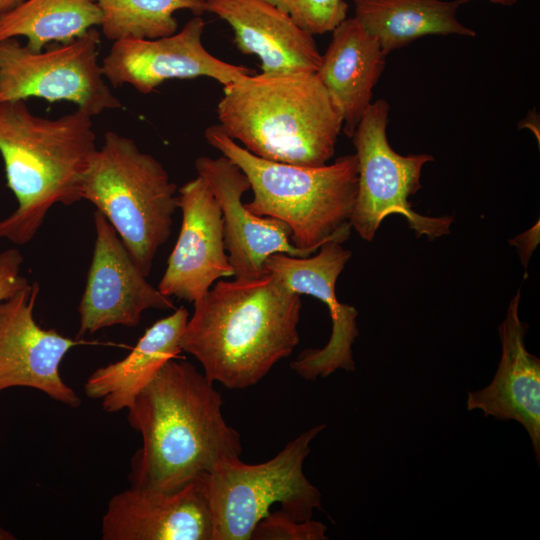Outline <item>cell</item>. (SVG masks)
<instances>
[{
	"label": "cell",
	"instance_id": "cell-3",
	"mask_svg": "<svg viewBox=\"0 0 540 540\" xmlns=\"http://www.w3.org/2000/svg\"><path fill=\"white\" fill-rule=\"evenodd\" d=\"M219 126L250 153L322 166L335 153L342 116L314 72L251 74L223 86Z\"/></svg>",
	"mask_w": 540,
	"mask_h": 540
},
{
	"label": "cell",
	"instance_id": "cell-21",
	"mask_svg": "<svg viewBox=\"0 0 540 540\" xmlns=\"http://www.w3.org/2000/svg\"><path fill=\"white\" fill-rule=\"evenodd\" d=\"M471 0H353L359 23L387 55L428 35L474 37L476 32L457 17Z\"/></svg>",
	"mask_w": 540,
	"mask_h": 540
},
{
	"label": "cell",
	"instance_id": "cell-8",
	"mask_svg": "<svg viewBox=\"0 0 540 540\" xmlns=\"http://www.w3.org/2000/svg\"><path fill=\"white\" fill-rule=\"evenodd\" d=\"M390 106L385 99L372 102L359 121L352 140L358 164V190L350 218L351 228L366 240H373L389 215H401L416 236L434 240L450 231L452 216L431 217L415 212L409 197L421 188L422 168L429 154L401 155L387 138Z\"/></svg>",
	"mask_w": 540,
	"mask_h": 540
},
{
	"label": "cell",
	"instance_id": "cell-13",
	"mask_svg": "<svg viewBox=\"0 0 540 540\" xmlns=\"http://www.w3.org/2000/svg\"><path fill=\"white\" fill-rule=\"evenodd\" d=\"M40 287L27 284L0 303V392L30 387L72 408L79 395L61 378L64 356L82 340L40 327L33 315Z\"/></svg>",
	"mask_w": 540,
	"mask_h": 540
},
{
	"label": "cell",
	"instance_id": "cell-26",
	"mask_svg": "<svg viewBox=\"0 0 540 540\" xmlns=\"http://www.w3.org/2000/svg\"><path fill=\"white\" fill-rule=\"evenodd\" d=\"M22 263L23 257L16 248L0 252V303L29 283L20 275Z\"/></svg>",
	"mask_w": 540,
	"mask_h": 540
},
{
	"label": "cell",
	"instance_id": "cell-24",
	"mask_svg": "<svg viewBox=\"0 0 540 540\" xmlns=\"http://www.w3.org/2000/svg\"><path fill=\"white\" fill-rule=\"evenodd\" d=\"M311 35L332 32L347 18L345 0H266Z\"/></svg>",
	"mask_w": 540,
	"mask_h": 540
},
{
	"label": "cell",
	"instance_id": "cell-9",
	"mask_svg": "<svg viewBox=\"0 0 540 540\" xmlns=\"http://www.w3.org/2000/svg\"><path fill=\"white\" fill-rule=\"evenodd\" d=\"M99 42L95 28L47 51H33L13 38L1 41L0 104L34 96L73 102L92 117L120 108L98 64Z\"/></svg>",
	"mask_w": 540,
	"mask_h": 540
},
{
	"label": "cell",
	"instance_id": "cell-30",
	"mask_svg": "<svg viewBox=\"0 0 540 540\" xmlns=\"http://www.w3.org/2000/svg\"><path fill=\"white\" fill-rule=\"evenodd\" d=\"M9 539H14V537L9 532L5 531L4 529L0 527V540H9Z\"/></svg>",
	"mask_w": 540,
	"mask_h": 540
},
{
	"label": "cell",
	"instance_id": "cell-6",
	"mask_svg": "<svg viewBox=\"0 0 540 540\" xmlns=\"http://www.w3.org/2000/svg\"><path fill=\"white\" fill-rule=\"evenodd\" d=\"M177 192L155 157L142 152L132 139L107 131L85 172L81 199L106 217L147 277L159 248L171 235Z\"/></svg>",
	"mask_w": 540,
	"mask_h": 540
},
{
	"label": "cell",
	"instance_id": "cell-10",
	"mask_svg": "<svg viewBox=\"0 0 540 540\" xmlns=\"http://www.w3.org/2000/svg\"><path fill=\"white\" fill-rule=\"evenodd\" d=\"M204 27L201 16L194 15L169 36L116 40L103 59V75L114 87L129 84L149 94L170 79L208 77L224 86L255 73L212 55L202 43Z\"/></svg>",
	"mask_w": 540,
	"mask_h": 540
},
{
	"label": "cell",
	"instance_id": "cell-22",
	"mask_svg": "<svg viewBox=\"0 0 540 540\" xmlns=\"http://www.w3.org/2000/svg\"><path fill=\"white\" fill-rule=\"evenodd\" d=\"M96 0H25L0 14V42L24 36L27 47L41 51L51 41L70 42L101 26Z\"/></svg>",
	"mask_w": 540,
	"mask_h": 540
},
{
	"label": "cell",
	"instance_id": "cell-18",
	"mask_svg": "<svg viewBox=\"0 0 540 540\" xmlns=\"http://www.w3.org/2000/svg\"><path fill=\"white\" fill-rule=\"evenodd\" d=\"M205 12L229 24L237 48L256 55L263 73L318 70L322 54L313 35L266 0H205Z\"/></svg>",
	"mask_w": 540,
	"mask_h": 540
},
{
	"label": "cell",
	"instance_id": "cell-11",
	"mask_svg": "<svg viewBox=\"0 0 540 540\" xmlns=\"http://www.w3.org/2000/svg\"><path fill=\"white\" fill-rule=\"evenodd\" d=\"M93 221L96 239L78 308V337L115 325L133 328L148 309L174 308L170 297L147 281L106 217L97 210Z\"/></svg>",
	"mask_w": 540,
	"mask_h": 540
},
{
	"label": "cell",
	"instance_id": "cell-15",
	"mask_svg": "<svg viewBox=\"0 0 540 540\" xmlns=\"http://www.w3.org/2000/svg\"><path fill=\"white\" fill-rule=\"evenodd\" d=\"M195 169L215 196L223 216L224 241L237 279H255L266 274L265 262L273 254L310 256L291 242L289 227L282 221L258 216L242 202L250 183L229 158L198 157Z\"/></svg>",
	"mask_w": 540,
	"mask_h": 540
},
{
	"label": "cell",
	"instance_id": "cell-19",
	"mask_svg": "<svg viewBox=\"0 0 540 540\" xmlns=\"http://www.w3.org/2000/svg\"><path fill=\"white\" fill-rule=\"evenodd\" d=\"M385 56L378 40L355 17L346 18L332 31L321 55L316 74L342 116V132L350 138L372 103Z\"/></svg>",
	"mask_w": 540,
	"mask_h": 540
},
{
	"label": "cell",
	"instance_id": "cell-5",
	"mask_svg": "<svg viewBox=\"0 0 540 540\" xmlns=\"http://www.w3.org/2000/svg\"><path fill=\"white\" fill-rule=\"evenodd\" d=\"M206 142L246 175L252 213L284 222L292 244L310 255L327 242L342 243L351 232L350 218L358 190L355 154L322 166H297L260 158L227 136L218 124L206 128Z\"/></svg>",
	"mask_w": 540,
	"mask_h": 540
},
{
	"label": "cell",
	"instance_id": "cell-4",
	"mask_svg": "<svg viewBox=\"0 0 540 540\" xmlns=\"http://www.w3.org/2000/svg\"><path fill=\"white\" fill-rule=\"evenodd\" d=\"M91 118L78 108L48 119L33 114L24 100L0 104V153L18 202L0 221V238L26 244L54 205L81 200L83 178L97 149Z\"/></svg>",
	"mask_w": 540,
	"mask_h": 540
},
{
	"label": "cell",
	"instance_id": "cell-28",
	"mask_svg": "<svg viewBox=\"0 0 540 540\" xmlns=\"http://www.w3.org/2000/svg\"><path fill=\"white\" fill-rule=\"evenodd\" d=\"M25 0H0V14L8 12Z\"/></svg>",
	"mask_w": 540,
	"mask_h": 540
},
{
	"label": "cell",
	"instance_id": "cell-14",
	"mask_svg": "<svg viewBox=\"0 0 540 540\" xmlns=\"http://www.w3.org/2000/svg\"><path fill=\"white\" fill-rule=\"evenodd\" d=\"M182 224L158 290L194 302L220 278L234 277L224 241L219 204L200 177L178 189Z\"/></svg>",
	"mask_w": 540,
	"mask_h": 540
},
{
	"label": "cell",
	"instance_id": "cell-27",
	"mask_svg": "<svg viewBox=\"0 0 540 540\" xmlns=\"http://www.w3.org/2000/svg\"><path fill=\"white\" fill-rule=\"evenodd\" d=\"M539 241V223L535 224L531 229L510 240V243L519 249L522 263L526 266L533 250Z\"/></svg>",
	"mask_w": 540,
	"mask_h": 540
},
{
	"label": "cell",
	"instance_id": "cell-17",
	"mask_svg": "<svg viewBox=\"0 0 540 540\" xmlns=\"http://www.w3.org/2000/svg\"><path fill=\"white\" fill-rule=\"evenodd\" d=\"M520 290L498 327L501 358L493 380L467 394V410H481L497 420H514L527 431L540 463V359L525 345L528 324L519 317Z\"/></svg>",
	"mask_w": 540,
	"mask_h": 540
},
{
	"label": "cell",
	"instance_id": "cell-1",
	"mask_svg": "<svg viewBox=\"0 0 540 540\" xmlns=\"http://www.w3.org/2000/svg\"><path fill=\"white\" fill-rule=\"evenodd\" d=\"M222 405L214 382L195 366L165 363L127 409L129 425L142 438L130 462V487L175 491L240 458V434L226 422Z\"/></svg>",
	"mask_w": 540,
	"mask_h": 540
},
{
	"label": "cell",
	"instance_id": "cell-29",
	"mask_svg": "<svg viewBox=\"0 0 540 540\" xmlns=\"http://www.w3.org/2000/svg\"><path fill=\"white\" fill-rule=\"evenodd\" d=\"M489 1L494 4H498L502 6H512L517 2V0H489Z\"/></svg>",
	"mask_w": 540,
	"mask_h": 540
},
{
	"label": "cell",
	"instance_id": "cell-25",
	"mask_svg": "<svg viewBox=\"0 0 540 540\" xmlns=\"http://www.w3.org/2000/svg\"><path fill=\"white\" fill-rule=\"evenodd\" d=\"M327 527L312 519L296 521L281 509L269 512L255 526L254 540H325Z\"/></svg>",
	"mask_w": 540,
	"mask_h": 540
},
{
	"label": "cell",
	"instance_id": "cell-20",
	"mask_svg": "<svg viewBox=\"0 0 540 540\" xmlns=\"http://www.w3.org/2000/svg\"><path fill=\"white\" fill-rule=\"evenodd\" d=\"M188 318V310L180 306L155 322L126 357L89 376L85 394L91 399H102V407L109 413L128 409L164 364L181 352L180 339Z\"/></svg>",
	"mask_w": 540,
	"mask_h": 540
},
{
	"label": "cell",
	"instance_id": "cell-16",
	"mask_svg": "<svg viewBox=\"0 0 540 540\" xmlns=\"http://www.w3.org/2000/svg\"><path fill=\"white\" fill-rule=\"evenodd\" d=\"M103 540H212V517L200 477L171 492L130 487L102 517Z\"/></svg>",
	"mask_w": 540,
	"mask_h": 540
},
{
	"label": "cell",
	"instance_id": "cell-7",
	"mask_svg": "<svg viewBox=\"0 0 540 540\" xmlns=\"http://www.w3.org/2000/svg\"><path fill=\"white\" fill-rule=\"evenodd\" d=\"M318 424L292 439L272 459L246 464L222 461L200 476L212 517V540H250L274 504L296 521L312 519L321 493L305 476L310 443L324 429Z\"/></svg>",
	"mask_w": 540,
	"mask_h": 540
},
{
	"label": "cell",
	"instance_id": "cell-23",
	"mask_svg": "<svg viewBox=\"0 0 540 540\" xmlns=\"http://www.w3.org/2000/svg\"><path fill=\"white\" fill-rule=\"evenodd\" d=\"M102 12V32L109 40L156 39L174 34L178 23L174 13L205 12V0H96Z\"/></svg>",
	"mask_w": 540,
	"mask_h": 540
},
{
	"label": "cell",
	"instance_id": "cell-2",
	"mask_svg": "<svg viewBox=\"0 0 540 540\" xmlns=\"http://www.w3.org/2000/svg\"><path fill=\"white\" fill-rule=\"evenodd\" d=\"M180 339L204 374L229 389L262 380L299 343L301 295L267 272L220 280L195 300Z\"/></svg>",
	"mask_w": 540,
	"mask_h": 540
},
{
	"label": "cell",
	"instance_id": "cell-12",
	"mask_svg": "<svg viewBox=\"0 0 540 540\" xmlns=\"http://www.w3.org/2000/svg\"><path fill=\"white\" fill-rule=\"evenodd\" d=\"M352 253L341 243L327 242L314 256L293 257L278 253L268 257L266 272L277 276L289 289L311 295L328 308L332 331L327 344L319 349H307L291 362L292 370L301 378L316 380L338 369L354 371L352 346L359 331L354 306L341 303L336 295V282Z\"/></svg>",
	"mask_w": 540,
	"mask_h": 540
}]
</instances>
